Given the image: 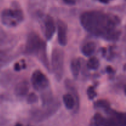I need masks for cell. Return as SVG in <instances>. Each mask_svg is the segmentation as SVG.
<instances>
[{
    "mask_svg": "<svg viewBox=\"0 0 126 126\" xmlns=\"http://www.w3.org/2000/svg\"><path fill=\"white\" fill-rule=\"evenodd\" d=\"M81 25L88 33L107 41H117L121 35V20L116 15L100 11H88L80 17Z\"/></svg>",
    "mask_w": 126,
    "mask_h": 126,
    "instance_id": "1",
    "label": "cell"
},
{
    "mask_svg": "<svg viewBox=\"0 0 126 126\" xmlns=\"http://www.w3.org/2000/svg\"><path fill=\"white\" fill-rule=\"evenodd\" d=\"M25 52L28 55H36L44 66L49 70V63L46 54V44L38 34L32 32L28 34Z\"/></svg>",
    "mask_w": 126,
    "mask_h": 126,
    "instance_id": "2",
    "label": "cell"
},
{
    "mask_svg": "<svg viewBox=\"0 0 126 126\" xmlns=\"http://www.w3.org/2000/svg\"><path fill=\"white\" fill-rule=\"evenodd\" d=\"M24 20V14L21 9H6L1 13L2 23L9 27H14L22 23Z\"/></svg>",
    "mask_w": 126,
    "mask_h": 126,
    "instance_id": "3",
    "label": "cell"
},
{
    "mask_svg": "<svg viewBox=\"0 0 126 126\" xmlns=\"http://www.w3.org/2000/svg\"><path fill=\"white\" fill-rule=\"evenodd\" d=\"M64 52L62 49L55 48L53 50L51 55V64L52 71L55 78L60 81L64 71Z\"/></svg>",
    "mask_w": 126,
    "mask_h": 126,
    "instance_id": "4",
    "label": "cell"
},
{
    "mask_svg": "<svg viewBox=\"0 0 126 126\" xmlns=\"http://www.w3.org/2000/svg\"><path fill=\"white\" fill-rule=\"evenodd\" d=\"M31 81L33 88L38 91L45 90L49 86V79L40 70H36L32 74Z\"/></svg>",
    "mask_w": 126,
    "mask_h": 126,
    "instance_id": "5",
    "label": "cell"
},
{
    "mask_svg": "<svg viewBox=\"0 0 126 126\" xmlns=\"http://www.w3.org/2000/svg\"><path fill=\"white\" fill-rule=\"evenodd\" d=\"M47 105L48 107L47 106L46 109L34 111L32 113V117H33L34 119L38 121L44 120V119L47 118L48 117L52 115L54 113H55L57 111L58 108H59L60 104L57 102L55 103H53V104L52 103H50L48 104Z\"/></svg>",
    "mask_w": 126,
    "mask_h": 126,
    "instance_id": "6",
    "label": "cell"
},
{
    "mask_svg": "<svg viewBox=\"0 0 126 126\" xmlns=\"http://www.w3.org/2000/svg\"><path fill=\"white\" fill-rule=\"evenodd\" d=\"M44 27L46 39L47 41L50 40L55 34L56 28L54 19L49 15H47L44 18Z\"/></svg>",
    "mask_w": 126,
    "mask_h": 126,
    "instance_id": "7",
    "label": "cell"
},
{
    "mask_svg": "<svg viewBox=\"0 0 126 126\" xmlns=\"http://www.w3.org/2000/svg\"><path fill=\"white\" fill-rule=\"evenodd\" d=\"M58 33V41L62 46L67 44V25L63 21L58 20L57 22Z\"/></svg>",
    "mask_w": 126,
    "mask_h": 126,
    "instance_id": "8",
    "label": "cell"
},
{
    "mask_svg": "<svg viewBox=\"0 0 126 126\" xmlns=\"http://www.w3.org/2000/svg\"><path fill=\"white\" fill-rule=\"evenodd\" d=\"M29 91V84L27 81H22L16 85L14 89L15 94L19 97H23L27 95Z\"/></svg>",
    "mask_w": 126,
    "mask_h": 126,
    "instance_id": "9",
    "label": "cell"
},
{
    "mask_svg": "<svg viewBox=\"0 0 126 126\" xmlns=\"http://www.w3.org/2000/svg\"><path fill=\"white\" fill-rule=\"evenodd\" d=\"M96 50V44L94 42H88L82 47V53L86 57H89Z\"/></svg>",
    "mask_w": 126,
    "mask_h": 126,
    "instance_id": "10",
    "label": "cell"
},
{
    "mask_svg": "<svg viewBox=\"0 0 126 126\" xmlns=\"http://www.w3.org/2000/svg\"><path fill=\"white\" fill-rule=\"evenodd\" d=\"M70 68H71V73L74 77L77 78L81 69V63L79 59H73L71 62V64H70Z\"/></svg>",
    "mask_w": 126,
    "mask_h": 126,
    "instance_id": "11",
    "label": "cell"
},
{
    "mask_svg": "<svg viewBox=\"0 0 126 126\" xmlns=\"http://www.w3.org/2000/svg\"><path fill=\"white\" fill-rule=\"evenodd\" d=\"M63 101L65 107L68 110H71L74 108L76 104V100L73 95L71 94H66L63 96Z\"/></svg>",
    "mask_w": 126,
    "mask_h": 126,
    "instance_id": "12",
    "label": "cell"
},
{
    "mask_svg": "<svg viewBox=\"0 0 126 126\" xmlns=\"http://www.w3.org/2000/svg\"><path fill=\"white\" fill-rule=\"evenodd\" d=\"M106 124V118H104L103 116L100 113H97L94 115L93 118L91 121V124L92 126H105Z\"/></svg>",
    "mask_w": 126,
    "mask_h": 126,
    "instance_id": "13",
    "label": "cell"
},
{
    "mask_svg": "<svg viewBox=\"0 0 126 126\" xmlns=\"http://www.w3.org/2000/svg\"><path fill=\"white\" fill-rule=\"evenodd\" d=\"M100 62L97 58L95 57L90 58L87 62V66L89 69L92 70H96L99 68Z\"/></svg>",
    "mask_w": 126,
    "mask_h": 126,
    "instance_id": "14",
    "label": "cell"
},
{
    "mask_svg": "<svg viewBox=\"0 0 126 126\" xmlns=\"http://www.w3.org/2000/svg\"><path fill=\"white\" fill-rule=\"evenodd\" d=\"M94 106L97 108H102L105 111H107L110 108V105L105 100H99L95 103Z\"/></svg>",
    "mask_w": 126,
    "mask_h": 126,
    "instance_id": "15",
    "label": "cell"
},
{
    "mask_svg": "<svg viewBox=\"0 0 126 126\" xmlns=\"http://www.w3.org/2000/svg\"><path fill=\"white\" fill-rule=\"evenodd\" d=\"M38 100V97L37 95L34 92H32V93L29 94L27 96V103L28 104H34V103H36Z\"/></svg>",
    "mask_w": 126,
    "mask_h": 126,
    "instance_id": "16",
    "label": "cell"
},
{
    "mask_svg": "<svg viewBox=\"0 0 126 126\" xmlns=\"http://www.w3.org/2000/svg\"><path fill=\"white\" fill-rule=\"evenodd\" d=\"M87 94L90 100H93L95 98L97 95V93L95 89V87L93 86H90L87 90Z\"/></svg>",
    "mask_w": 126,
    "mask_h": 126,
    "instance_id": "17",
    "label": "cell"
},
{
    "mask_svg": "<svg viewBox=\"0 0 126 126\" xmlns=\"http://www.w3.org/2000/svg\"><path fill=\"white\" fill-rule=\"evenodd\" d=\"M8 59L7 54L3 50H0V68L4 65Z\"/></svg>",
    "mask_w": 126,
    "mask_h": 126,
    "instance_id": "18",
    "label": "cell"
},
{
    "mask_svg": "<svg viewBox=\"0 0 126 126\" xmlns=\"http://www.w3.org/2000/svg\"><path fill=\"white\" fill-rule=\"evenodd\" d=\"M23 66H21L20 65V63L19 62H17L16 63V64L14 65V70L17 71H19L22 70V68H23Z\"/></svg>",
    "mask_w": 126,
    "mask_h": 126,
    "instance_id": "19",
    "label": "cell"
},
{
    "mask_svg": "<svg viewBox=\"0 0 126 126\" xmlns=\"http://www.w3.org/2000/svg\"><path fill=\"white\" fill-rule=\"evenodd\" d=\"M62 1L68 4H75L76 2V0H62Z\"/></svg>",
    "mask_w": 126,
    "mask_h": 126,
    "instance_id": "20",
    "label": "cell"
},
{
    "mask_svg": "<svg viewBox=\"0 0 126 126\" xmlns=\"http://www.w3.org/2000/svg\"><path fill=\"white\" fill-rule=\"evenodd\" d=\"M97 1H98L99 2L103 4H108L111 1H112V0H97Z\"/></svg>",
    "mask_w": 126,
    "mask_h": 126,
    "instance_id": "21",
    "label": "cell"
}]
</instances>
